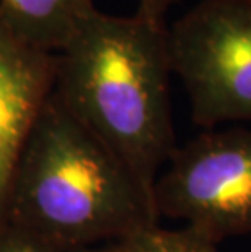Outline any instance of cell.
<instances>
[{"label": "cell", "mask_w": 251, "mask_h": 252, "mask_svg": "<svg viewBox=\"0 0 251 252\" xmlns=\"http://www.w3.org/2000/svg\"><path fill=\"white\" fill-rule=\"evenodd\" d=\"M0 220L62 252L160 223L153 195L69 114L54 91L20 152Z\"/></svg>", "instance_id": "obj_2"}, {"label": "cell", "mask_w": 251, "mask_h": 252, "mask_svg": "<svg viewBox=\"0 0 251 252\" xmlns=\"http://www.w3.org/2000/svg\"><path fill=\"white\" fill-rule=\"evenodd\" d=\"M0 252H62L44 239L0 220Z\"/></svg>", "instance_id": "obj_8"}, {"label": "cell", "mask_w": 251, "mask_h": 252, "mask_svg": "<svg viewBox=\"0 0 251 252\" xmlns=\"http://www.w3.org/2000/svg\"><path fill=\"white\" fill-rule=\"evenodd\" d=\"M163 21L97 8L56 54L54 94L153 195L175 152Z\"/></svg>", "instance_id": "obj_1"}, {"label": "cell", "mask_w": 251, "mask_h": 252, "mask_svg": "<svg viewBox=\"0 0 251 252\" xmlns=\"http://www.w3.org/2000/svg\"><path fill=\"white\" fill-rule=\"evenodd\" d=\"M158 218L215 244L251 233V130H207L176 147L153 184Z\"/></svg>", "instance_id": "obj_4"}, {"label": "cell", "mask_w": 251, "mask_h": 252, "mask_svg": "<svg viewBox=\"0 0 251 252\" xmlns=\"http://www.w3.org/2000/svg\"><path fill=\"white\" fill-rule=\"evenodd\" d=\"M93 10L92 0H0V17L8 28L51 54L66 47Z\"/></svg>", "instance_id": "obj_6"}, {"label": "cell", "mask_w": 251, "mask_h": 252, "mask_svg": "<svg viewBox=\"0 0 251 252\" xmlns=\"http://www.w3.org/2000/svg\"><path fill=\"white\" fill-rule=\"evenodd\" d=\"M196 126L251 121V0H201L167 30Z\"/></svg>", "instance_id": "obj_3"}, {"label": "cell", "mask_w": 251, "mask_h": 252, "mask_svg": "<svg viewBox=\"0 0 251 252\" xmlns=\"http://www.w3.org/2000/svg\"><path fill=\"white\" fill-rule=\"evenodd\" d=\"M75 252H220L218 244L188 226L167 229L158 224L142 228L111 243Z\"/></svg>", "instance_id": "obj_7"}, {"label": "cell", "mask_w": 251, "mask_h": 252, "mask_svg": "<svg viewBox=\"0 0 251 252\" xmlns=\"http://www.w3.org/2000/svg\"><path fill=\"white\" fill-rule=\"evenodd\" d=\"M175 0H139V10L137 15L148 20H158L163 21L165 12L170 8Z\"/></svg>", "instance_id": "obj_9"}, {"label": "cell", "mask_w": 251, "mask_h": 252, "mask_svg": "<svg viewBox=\"0 0 251 252\" xmlns=\"http://www.w3.org/2000/svg\"><path fill=\"white\" fill-rule=\"evenodd\" d=\"M54 80L56 54L28 44L0 17V217L20 152Z\"/></svg>", "instance_id": "obj_5"}]
</instances>
